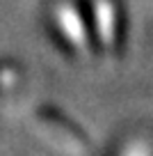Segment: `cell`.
Wrapping results in <instances>:
<instances>
[{"label": "cell", "instance_id": "obj_1", "mask_svg": "<svg viewBox=\"0 0 153 156\" xmlns=\"http://www.w3.org/2000/svg\"><path fill=\"white\" fill-rule=\"evenodd\" d=\"M55 14H57V21H59V25H62L64 34L69 37V41H71L80 53H85L87 51V34H85V25H82V19L76 12V7L69 5V2H62V5L55 9Z\"/></svg>", "mask_w": 153, "mask_h": 156}, {"label": "cell", "instance_id": "obj_2", "mask_svg": "<svg viewBox=\"0 0 153 156\" xmlns=\"http://www.w3.org/2000/svg\"><path fill=\"white\" fill-rule=\"evenodd\" d=\"M96 28L103 44L114 41V5L110 0H96Z\"/></svg>", "mask_w": 153, "mask_h": 156}]
</instances>
